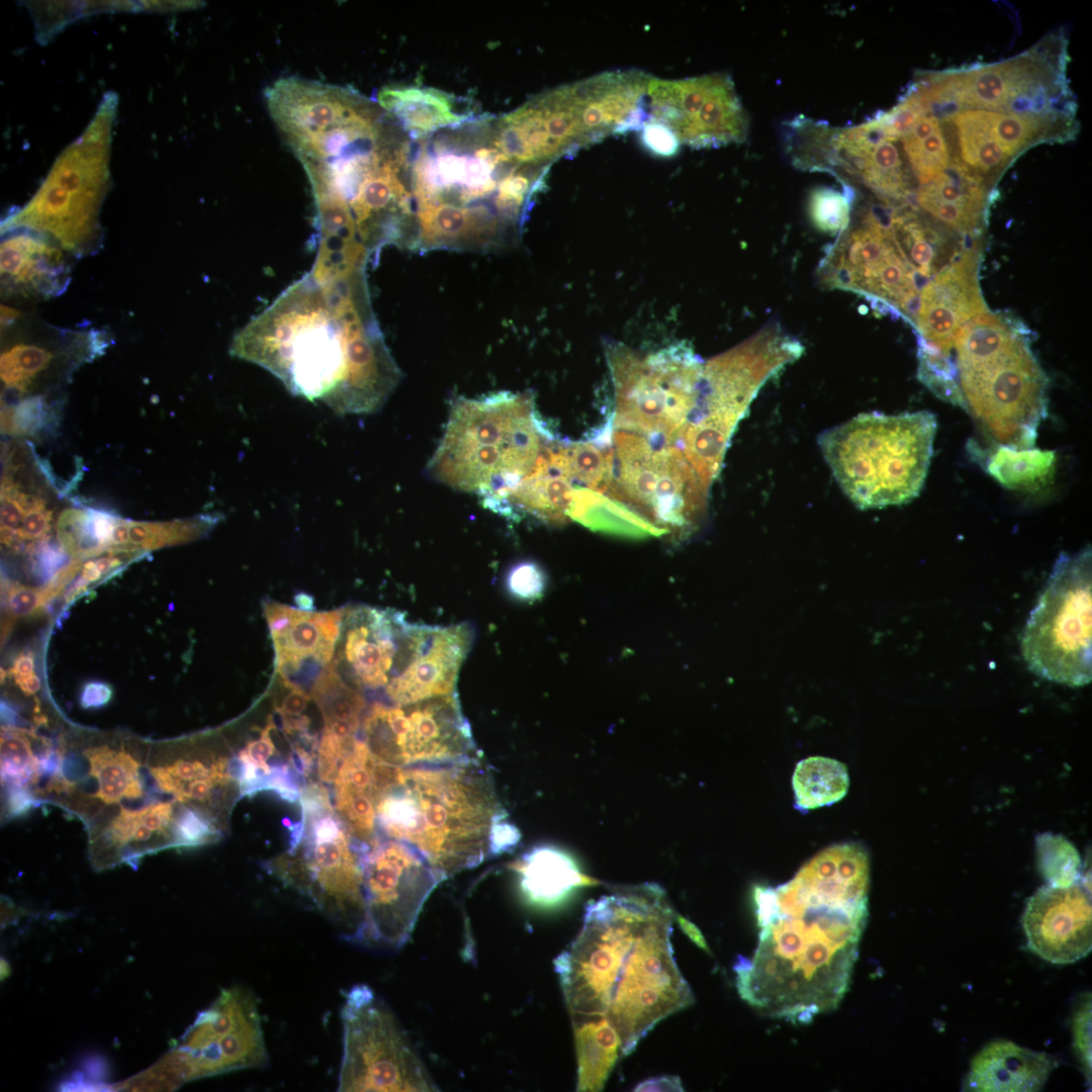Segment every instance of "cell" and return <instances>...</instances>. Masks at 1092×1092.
<instances>
[{"mask_svg":"<svg viewBox=\"0 0 1092 1092\" xmlns=\"http://www.w3.org/2000/svg\"><path fill=\"white\" fill-rule=\"evenodd\" d=\"M50 522L51 512L44 509L41 500L34 499L23 517L18 535L22 539H38L50 529Z\"/></svg>","mask_w":1092,"mask_h":1092,"instance_id":"cell-51","label":"cell"},{"mask_svg":"<svg viewBox=\"0 0 1092 1092\" xmlns=\"http://www.w3.org/2000/svg\"><path fill=\"white\" fill-rule=\"evenodd\" d=\"M34 663L33 659L29 655L20 656L14 663L13 676L16 682L19 685L27 677L33 674Z\"/></svg>","mask_w":1092,"mask_h":1092,"instance_id":"cell-59","label":"cell"},{"mask_svg":"<svg viewBox=\"0 0 1092 1092\" xmlns=\"http://www.w3.org/2000/svg\"><path fill=\"white\" fill-rule=\"evenodd\" d=\"M809 214L820 231L834 235L849 226L851 198L830 187H818L809 198Z\"/></svg>","mask_w":1092,"mask_h":1092,"instance_id":"cell-45","label":"cell"},{"mask_svg":"<svg viewBox=\"0 0 1092 1092\" xmlns=\"http://www.w3.org/2000/svg\"><path fill=\"white\" fill-rule=\"evenodd\" d=\"M1067 63V42L1054 34L1002 62L923 72L910 88L938 118L962 109L1076 117Z\"/></svg>","mask_w":1092,"mask_h":1092,"instance_id":"cell-9","label":"cell"},{"mask_svg":"<svg viewBox=\"0 0 1092 1092\" xmlns=\"http://www.w3.org/2000/svg\"><path fill=\"white\" fill-rule=\"evenodd\" d=\"M634 1091H684L677 1076H659L639 1083Z\"/></svg>","mask_w":1092,"mask_h":1092,"instance_id":"cell-54","label":"cell"},{"mask_svg":"<svg viewBox=\"0 0 1092 1092\" xmlns=\"http://www.w3.org/2000/svg\"><path fill=\"white\" fill-rule=\"evenodd\" d=\"M215 523L213 516H202L168 523L129 522L128 548L154 550L200 538Z\"/></svg>","mask_w":1092,"mask_h":1092,"instance_id":"cell-42","label":"cell"},{"mask_svg":"<svg viewBox=\"0 0 1092 1092\" xmlns=\"http://www.w3.org/2000/svg\"><path fill=\"white\" fill-rule=\"evenodd\" d=\"M674 918H675L678 926L682 930V932L697 946H699L701 949L708 952L709 954H712L711 949H710V947H709V945L707 943V940H706L705 936L703 935L702 931L699 929V927L696 924H694L692 921H690L689 919L685 918L684 916H681L679 914H674Z\"/></svg>","mask_w":1092,"mask_h":1092,"instance_id":"cell-56","label":"cell"},{"mask_svg":"<svg viewBox=\"0 0 1092 1092\" xmlns=\"http://www.w3.org/2000/svg\"><path fill=\"white\" fill-rule=\"evenodd\" d=\"M869 856L831 845L789 882L755 886L760 927L752 960L733 966L740 997L769 1016L810 1023L836 1008L848 989L867 924Z\"/></svg>","mask_w":1092,"mask_h":1092,"instance_id":"cell-1","label":"cell"},{"mask_svg":"<svg viewBox=\"0 0 1092 1092\" xmlns=\"http://www.w3.org/2000/svg\"><path fill=\"white\" fill-rule=\"evenodd\" d=\"M649 118L666 125L680 144L719 148L745 141L748 121L731 78L722 73L684 79L650 77Z\"/></svg>","mask_w":1092,"mask_h":1092,"instance_id":"cell-21","label":"cell"},{"mask_svg":"<svg viewBox=\"0 0 1092 1092\" xmlns=\"http://www.w3.org/2000/svg\"><path fill=\"white\" fill-rule=\"evenodd\" d=\"M532 395L498 391L456 398L428 463L435 480L478 494L502 514L510 492L527 476L551 440Z\"/></svg>","mask_w":1092,"mask_h":1092,"instance_id":"cell-7","label":"cell"},{"mask_svg":"<svg viewBox=\"0 0 1092 1092\" xmlns=\"http://www.w3.org/2000/svg\"><path fill=\"white\" fill-rule=\"evenodd\" d=\"M46 412L40 397L24 399L2 413V428L12 435H33L43 428Z\"/></svg>","mask_w":1092,"mask_h":1092,"instance_id":"cell-47","label":"cell"},{"mask_svg":"<svg viewBox=\"0 0 1092 1092\" xmlns=\"http://www.w3.org/2000/svg\"><path fill=\"white\" fill-rule=\"evenodd\" d=\"M1090 545L1062 552L1021 637L1028 668L1041 678L1083 687L1092 678Z\"/></svg>","mask_w":1092,"mask_h":1092,"instance_id":"cell-13","label":"cell"},{"mask_svg":"<svg viewBox=\"0 0 1092 1092\" xmlns=\"http://www.w3.org/2000/svg\"><path fill=\"white\" fill-rule=\"evenodd\" d=\"M511 868L519 875L525 897L541 906L558 903L576 887L599 884L580 873L567 854L552 846L533 848Z\"/></svg>","mask_w":1092,"mask_h":1092,"instance_id":"cell-35","label":"cell"},{"mask_svg":"<svg viewBox=\"0 0 1092 1092\" xmlns=\"http://www.w3.org/2000/svg\"><path fill=\"white\" fill-rule=\"evenodd\" d=\"M888 222L911 268L924 277L938 273L965 248L958 236L914 208L893 210Z\"/></svg>","mask_w":1092,"mask_h":1092,"instance_id":"cell-34","label":"cell"},{"mask_svg":"<svg viewBox=\"0 0 1092 1092\" xmlns=\"http://www.w3.org/2000/svg\"><path fill=\"white\" fill-rule=\"evenodd\" d=\"M493 132L496 146L513 161L547 166L603 140L584 79L541 93L493 119Z\"/></svg>","mask_w":1092,"mask_h":1092,"instance_id":"cell-20","label":"cell"},{"mask_svg":"<svg viewBox=\"0 0 1092 1092\" xmlns=\"http://www.w3.org/2000/svg\"><path fill=\"white\" fill-rule=\"evenodd\" d=\"M96 567L102 574L107 573L112 567L119 564L117 558L101 557L95 561Z\"/></svg>","mask_w":1092,"mask_h":1092,"instance_id":"cell-63","label":"cell"},{"mask_svg":"<svg viewBox=\"0 0 1092 1092\" xmlns=\"http://www.w3.org/2000/svg\"><path fill=\"white\" fill-rule=\"evenodd\" d=\"M1073 1044L1086 1078L1091 1080V994H1085L1073 1016Z\"/></svg>","mask_w":1092,"mask_h":1092,"instance_id":"cell-49","label":"cell"},{"mask_svg":"<svg viewBox=\"0 0 1092 1092\" xmlns=\"http://www.w3.org/2000/svg\"><path fill=\"white\" fill-rule=\"evenodd\" d=\"M101 576V573L96 567L95 561L89 560L83 565L82 579L85 582H91L97 580Z\"/></svg>","mask_w":1092,"mask_h":1092,"instance_id":"cell-61","label":"cell"},{"mask_svg":"<svg viewBox=\"0 0 1092 1092\" xmlns=\"http://www.w3.org/2000/svg\"><path fill=\"white\" fill-rule=\"evenodd\" d=\"M375 809L387 838L414 847L442 881L492 855L493 828L507 818L476 758L413 766L378 760Z\"/></svg>","mask_w":1092,"mask_h":1092,"instance_id":"cell-5","label":"cell"},{"mask_svg":"<svg viewBox=\"0 0 1092 1092\" xmlns=\"http://www.w3.org/2000/svg\"><path fill=\"white\" fill-rule=\"evenodd\" d=\"M1031 331L1013 315L985 312L959 331L953 348L965 410L991 445L1034 447L1048 413V376Z\"/></svg>","mask_w":1092,"mask_h":1092,"instance_id":"cell-6","label":"cell"},{"mask_svg":"<svg viewBox=\"0 0 1092 1092\" xmlns=\"http://www.w3.org/2000/svg\"><path fill=\"white\" fill-rule=\"evenodd\" d=\"M54 357V352L47 347L28 342L15 343L1 353V380L5 387L25 392L50 367Z\"/></svg>","mask_w":1092,"mask_h":1092,"instance_id":"cell-44","label":"cell"},{"mask_svg":"<svg viewBox=\"0 0 1092 1092\" xmlns=\"http://www.w3.org/2000/svg\"><path fill=\"white\" fill-rule=\"evenodd\" d=\"M546 582L545 572L533 561L518 563L510 570L507 578L511 595L522 601H534L541 598Z\"/></svg>","mask_w":1092,"mask_h":1092,"instance_id":"cell-48","label":"cell"},{"mask_svg":"<svg viewBox=\"0 0 1092 1092\" xmlns=\"http://www.w3.org/2000/svg\"><path fill=\"white\" fill-rule=\"evenodd\" d=\"M1022 926L1028 948L1041 959L1068 965L1092 948V908L1088 887L1045 885L1026 902Z\"/></svg>","mask_w":1092,"mask_h":1092,"instance_id":"cell-26","label":"cell"},{"mask_svg":"<svg viewBox=\"0 0 1092 1092\" xmlns=\"http://www.w3.org/2000/svg\"><path fill=\"white\" fill-rule=\"evenodd\" d=\"M990 189L956 161L929 182L919 185V211L958 237L975 236L985 223Z\"/></svg>","mask_w":1092,"mask_h":1092,"instance_id":"cell-30","label":"cell"},{"mask_svg":"<svg viewBox=\"0 0 1092 1092\" xmlns=\"http://www.w3.org/2000/svg\"><path fill=\"white\" fill-rule=\"evenodd\" d=\"M267 1059L257 1001L235 986L223 990L159 1062L176 1089L187 1081L261 1068Z\"/></svg>","mask_w":1092,"mask_h":1092,"instance_id":"cell-17","label":"cell"},{"mask_svg":"<svg viewBox=\"0 0 1092 1092\" xmlns=\"http://www.w3.org/2000/svg\"><path fill=\"white\" fill-rule=\"evenodd\" d=\"M417 625L391 609L345 608L330 665L346 685L378 702L411 660Z\"/></svg>","mask_w":1092,"mask_h":1092,"instance_id":"cell-23","label":"cell"},{"mask_svg":"<svg viewBox=\"0 0 1092 1092\" xmlns=\"http://www.w3.org/2000/svg\"><path fill=\"white\" fill-rule=\"evenodd\" d=\"M89 775L93 781V801L100 804H119L140 798L145 788L140 764L124 750L105 746L89 751Z\"/></svg>","mask_w":1092,"mask_h":1092,"instance_id":"cell-38","label":"cell"},{"mask_svg":"<svg viewBox=\"0 0 1092 1092\" xmlns=\"http://www.w3.org/2000/svg\"><path fill=\"white\" fill-rule=\"evenodd\" d=\"M819 280L827 288L874 298L913 320L918 294L915 272L889 222L873 211L857 225L841 233L828 249L819 266Z\"/></svg>","mask_w":1092,"mask_h":1092,"instance_id":"cell-19","label":"cell"},{"mask_svg":"<svg viewBox=\"0 0 1092 1092\" xmlns=\"http://www.w3.org/2000/svg\"><path fill=\"white\" fill-rule=\"evenodd\" d=\"M1056 1060L1010 1040L986 1044L971 1062L967 1088L976 1092H1035L1042 1089Z\"/></svg>","mask_w":1092,"mask_h":1092,"instance_id":"cell-31","label":"cell"},{"mask_svg":"<svg viewBox=\"0 0 1092 1092\" xmlns=\"http://www.w3.org/2000/svg\"><path fill=\"white\" fill-rule=\"evenodd\" d=\"M673 917L659 886L620 888L587 904L580 931L554 960L572 1022L606 1018L624 1056L694 1003L673 956Z\"/></svg>","mask_w":1092,"mask_h":1092,"instance_id":"cell-3","label":"cell"},{"mask_svg":"<svg viewBox=\"0 0 1092 1092\" xmlns=\"http://www.w3.org/2000/svg\"><path fill=\"white\" fill-rule=\"evenodd\" d=\"M640 130L642 143L655 155L670 157L677 153L680 143L663 123L649 118Z\"/></svg>","mask_w":1092,"mask_h":1092,"instance_id":"cell-50","label":"cell"},{"mask_svg":"<svg viewBox=\"0 0 1092 1092\" xmlns=\"http://www.w3.org/2000/svg\"><path fill=\"white\" fill-rule=\"evenodd\" d=\"M614 472L606 493L659 534L689 535L704 509L706 487L673 445L623 430L613 434Z\"/></svg>","mask_w":1092,"mask_h":1092,"instance_id":"cell-14","label":"cell"},{"mask_svg":"<svg viewBox=\"0 0 1092 1092\" xmlns=\"http://www.w3.org/2000/svg\"><path fill=\"white\" fill-rule=\"evenodd\" d=\"M792 786L795 807L805 812L840 801L847 793L849 777L842 762L811 756L797 763Z\"/></svg>","mask_w":1092,"mask_h":1092,"instance_id":"cell-39","label":"cell"},{"mask_svg":"<svg viewBox=\"0 0 1092 1092\" xmlns=\"http://www.w3.org/2000/svg\"><path fill=\"white\" fill-rule=\"evenodd\" d=\"M42 594L30 587L17 586L9 594V610L14 616L22 617L33 613L43 602Z\"/></svg>","mask_w":1092,"mask_h":1092,"instance_id":"cell-52","label":"cell"},{"mask_svg":"<svg viewBox=\"0 0 1092 1092\" xmlns=\"http://www.w3.org/2000/svg\"><path fill=\"white\" fill-rule=\"evenodd\" d=\"M936 429V418L927 411L863 413L822 432L818 444L838 485L857 508H884L920 493Z\"/></svg>","mask_w":1092,"mask_h":1092,"instance_id":"cell-8","label":"cell"},{"mask_svg":"<svg viewBox=\"0 0 1092 1092\" xmlns=\"http://www.w3.org/2000/svg\"><path fill=\"white\" fill-rule=\"evenodd\" d=\"M18 686L20 687V689L25 694L31 695V694L36 693L39 690V688H40V679L38 678V676L36 674L33 673L32 675L27 677L25 680L20 682Z\"/></svg>","mask_w":1092,"mask_h":1092,"instance_id":"cell-62","label":"cell"},{"mask_svg":"<svg viewBox=\"0 0 1092 1092\" xmlns=\"http://www.w3.org/2000/svg\"><path fill=\"white\" fill-rule=\"evenodd\" d=\"M968 450L976 461L983 462L993 478L1009 489L1038 491L1051 483L1056 470L1055 451L1003 445L982 449L976 442H970Z\"/></svg>","mask_w":1092,"mask_h":1092,"instance_id":"cell-36","label":"cell"},{"mask_svg":"<svg viewBox=\"0 0 1092 1092\" xmlns=\"http://www.w3.org/2000/svg\"><path fill=\"white\" fill-rule=\"evenodd\" d=\"M473 640L468 624L424 625L416 652L404 671L379 702L404 705L455 693L462 662Z\"/></svg>","mask_w":1092,"mask_h":1092,"instance_id":"cell-28","label":"cell"},{"mask_svg":"<svg viewBox=\"0 0 1092 1092\" xmlns=\"http://www.w3.org/2000/svg\"><path fill=\"white\" fill-rule=\"evenodd\" d=\"M230 353L339 415L377 412L401 379L365 272L331 278L307 272L234 336Z\"/></svg>","mask_w":1092,"mask_h":1092,"instance_id":"cell-2","label":"cell"},{"mask_svg":"<svg viewBox=\"0 0 1092 1092\" xmlns=\"http://www.w3.org/2000/svg\"><path fill=\"white\" fill-rule=\"evenodd\" d=\"M264 613L281 682L312 687L334 656L345 608L312 613L266 601Z\"/></svg>","mask_w":1092,"mask_h":1092,"instance_id":"cell-27","label":"cell"},{"mask_svg":"<svg viewBox=\"0 0 1092 1092\" xmlns=\"http://www.w3.org/2000/svg\"><path fill=\"white\" fill-rule=\"evenodd\" d=\"M801 351L795 339L771 325L714 358L704 365L701 396L689 425H698L728 440L761 384Z\"/></svg>","mask_w":1092,"mask_h":1092,"instance_id":"cell-22","label":"cell"},{"mask_svg":"<svg viewBox=\"0 0 1092 1092\" xmlns=\"http://www.w3.org/2000/svg\"><path fill=\"white\" fill-rule=\"evenodd\" d=\"M1037 864L1048 885L1069 887L1080 883L1081 857L1077 848L1062 835L1039 834L1035 839Z\"/></svg>","mask_w":1092,"mask_h":1092,"instance_id":"cell-43","label":"cell"},{"mask_svg":"<svg viewBox=\"0 0 1092 1092\" xmlns=\"http://www.w3.org/2000/svg\"><path fill=\"white\" fill-rule=\"evenodd\" d=\"M295 603L299 609L311 612L313 609V600L310 596L300 593L295 597Z\"/></svg>","mask_w":1092,"mask_h":1092,"instance_id":"cell-64","label":"cell"},{"mask_svg":"<svg viewBox=\"0 0 1092 1092\" xmlns=\"http://www.w3.org/2000/svg\"><path fill=\"white\" fill-rule=\"evenodd\" d=\"M339 1091H437L390 1008L367 985L353 986L341 1010Z\"/></svg>","mask_w":1092,"mask_h":1092,"instance_id":"cell-15","label":"cell"},{"mask_svg":"<svg viewBox=\"0 0 1092 1092\" xmlns=\"http://www.w3.org/2000/svg\"><path fill=\"white\" fill-rule=\"evenodd\" d=\"M111 691L101 682L88 684L82 695V705L86 708L101 706L110 699Z\"/></svg>","mask_w":1092,"mask_h":1092,"instance_id":"cell-55","label":"cell"},{"mask_svg":"<svg viewBox=\"0 0 1092 1092\" xmlns=\"http://www.w3.org/2000/svg\"><path fill=\"white\" fill-rule=\"evenodd\" d=\"M5 232L0 247L2 291L41 297L61 294L69 283L66 251L29 229Z\"/></svg>","mask_w":1092,"mask_h":1092,"instance_id":"cell-29","label":"cell"},{"mask_svg":"<svg viewBox=\"0 0 1092 1092\" xmlns=\"http://www.w3.org/2000/svg\"><path fill=\"white\" fill-rule=\"evenodd\" d=\"M288 693L281 699L280 705L276 706L277 712L285 716L298 717L305 710L310 696L300 688L282 684Z\"/></svg>","mask_w":1092,"mask_h":1092,"instance_id":"cell-53","label":"cell"},{"mask_svg":"<svg viewBox=\"0 0 1092 1092\" xmlns=\"http://www.w3.org/2000/svg\"><path fill=\"white\" fill-rule=\"evenodd\" d=\"M552 463L576 487L607 493L613 479V449L599 444L575 443L548 446Z\"/></svg>","mask_w":1092,"mask_h":1092,"instance_id":"cell-40","label":"cell"},{"mask_svg":"<svg viewBox=\"0 0 1092 1092\" xmlns=\"http://www.w3.org/2000/svg\"><path fill=\"white\" fill-rule=\"evenodd\" d=\"M831 167L852 176L889 204L905 203L911 194L898 140L886 134L875 117L850 127L825 126L817 170Z\"/></svg>","mask_w":1092,"mask_h":1092,"instance_id":"cell-25","label":"cell"},{"mask_svg":"<svg viewBox=\"0 0 1092 1092\" xmlns=\"http://www.w3.org/2000/svg\"><path fill=\"white\" fill-rule=\"evenodd\" d=\"M365 944L399 949L430 894L442 881L411 845L391 838L362 849Z\"/></svg>","mask_w":1092,"mask_h":1092,"instance_id":"cell-18","label":"cell"},{"mask_svg":"<svg viewBox=\"0 0 1092 1092\" xmlns=\"http://www.w3.org/2000/svg\"><path fill=\"white\" fill-rule=\"evenodd\" d=\"M577 1056V1091H601L621 1052V1039L606 1018L573 1023Z\"/></svg>","mask_w":1092,"mask_h":1092,"instance_id":"cell-37","label":"cell"},{"mask_svg":"<svg viewBox=\"0 0 1092 1092\" xmlns=\"http://www.w3.org/2000/svg\"><path fill=\"white\" fill-rule=\"evenodd\" d=\"M63 554L60 550L52 547L44 548L39 555V566L46 576L54 575V572L62 564Z\"/></svg>","mask_w":1092,"mask_h":1092,"instance_id":"cell-57","label":"cell"},{"mask_svg":"<svg viewBox=\"0 0 1092 1092\" xmlns=\"http://www.w3.org/2000/svg\"><path fill=\"white\" fill-rule=\"evenodd\" d=\"M377 763L366 742L357 739L333 782L337 813L348 832L365 846L376 838Z\"/></svg>","mask_w":1092,"mask_h":1092,"instance_id":"cell-32","label":"cell"},{"mask_svg":"<svg viewBox=\"0 0 1092 1092\" xmlns=\"http://www.w3.org/2000/svg\"><path fill=\"white\" fill-rule=\"evenodd\" d=\"M302 803L304 845L274 872L308 896L346 940L365 944L366 907L362 848L355 850L347 828L320 787H308Z\"/></svg>","mask_w":1092,"mask_h":1092,"instance_id":"cell-11","label":"cell"},{"mask_svg":"<svg viewBox=\"0 0 1092 1092\" xmlns=\"http://www.w3.org/2000/svg\"><path fill=\"white\" fill-rule=\"evenodd\" d=\"M615 388V427L653 443L680 442L698 406L704 363L688 345L640 356L625 347L608 355Z\"/></svg>","mask_w":1092,"mask_h":1092,"instance_id":"cell-12","label":"cell"},{"mask_svg":"<svg viewBox=\"0 0 1092 1092\" xmlns=\"http://www.w3.org/2000/svg\"><path fill=\"white\" fill-rule=\"evenodd\" d=\"M458 102L451 94L418 85L387 86L377 94L378 105L416 141L473 118L471 112H460Z\"/></svg>","mask_w":1092,"mask_h":1092,"instance_id":"cell-33","label":"cell"},{"mask_svg":"<svg viewBox=\"0 0 1092 1092\" xmlns=\"http://www.w3.org/2000/svg\"><path fill=\"white\" fill-rule=\"evenodd\" d=\"M58 536L63 548L76 558L96 555L104 549L95 538L90 511H64L58 520Z\"/></svg>","mask_w":1092,"mask_h":1092,"instance_id":"cell-46","label":"cell"},{"mask_svg":"<svg viewBox=\"0 0 1092 1092\" xmlns=\"http://www.w3.org/2000/svg\"><path fill=\"white\" fill-rule=\"evenodd\" d=\"M128 528L129 521L117 518L111 534L110 547L117 549L128 547Z\"/></svg>","mask_w":1092,"mask_h":1092,"instance_id":"cell-58","label":"cell"},{"mask_svg":"<svg viewBox=\"0 0 1092 1092\" xmlns=\"http://www.w3.org/2000/svg\"><path fill=\"white\" fill-rule=\"evenodd\" d=\"M361 729L370 751L383 763L413 766L475 758L456 693L404 705L373 702Z\"/></svg>","mask_w":1092,"mask_h":1092,"instance_id":"cell-16","label":"cell"},{"mask_svg":"<svg viewBox=\"0 0 1092 1092\" xmlns=\"http://www.w3.org/2000/svg\"><path fill=\"white\" fill-rule=\"evenodd\" d=\"M491 117L419 140L408 180L418 251H492L519 239L549 166L521 164L496 146Z\"/></svg>","mask_w":1092,"mask_h":1092,"instance_id":"cell-4","label":"cell"},{"mask_svg":"<svg viewBox=\"0 0 1092 1092\" xmlns=\"http://www.w3.org/2000/svg\"><path fill=\"white\" fill-rule=\"evenodd\" d=\"M115 104V96L108 95L84 134L56 161L32 199L5 220L4 231H35L74 256H85L99 247Z\"/></svg>","mask_w":1092,"mask_h":1092,"instance_id":"cell-10","label":"cell"},{"mask_svg":"<svg viewBox=\"0 0 1092 1092\" xmlns=\"http://www.w3.org/2000/svg\"><path fill=\"white\" fill-rule=\"evenodd\" d=\"M19 316H20V311L19 310L15 309L13 307L2 304L1 305V328H2V330H6L8 327L12 326V324L16 320H18Z\"/></svg>","mask_w":1092,"mask_h":1092,"instance_id":"cell-60","label":"cell"},{"mask_svg":"<svg viewBox=\"0 0 1092 1092\" xmlns=\"http://www.w3.org/2000/svg\"><path fill=\"white\" fill-rule=\"evenodd\" d=\"M900 140L910 170L919 185L932 180L951 162L941 122L933 114L922 115Z\"/></svg>","mask_w":1092,"mask_h":1092,"instance_id":"cell-41","label":"cell"},{"mask_svg":"<svg viewBox=\"0 0 1092 1092\" xmlns=\"http://www.w3.org/2000/svg\"><path fill=\"white\" fill-rule=\"evenodd\" d=\"M979 260L977 244L965 247L921 290L912 321L920 337L917 356L953 363L950 353L959 331L989 311L979 284Z\"/></svg>","mask_w":1092,"mask_h":1092,"instance_id":"cell-24","label":"cell"}]
</instances>
